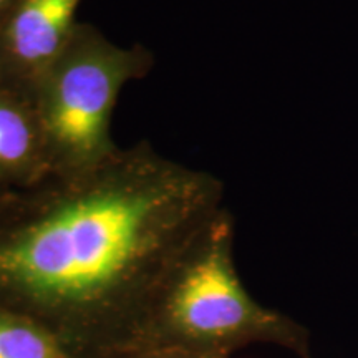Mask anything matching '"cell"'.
Instances as JSON below:
<instances>
[{"label": "cell", "instance_id": "9", "mask_svg": "<svg viewBox=\"0 0 358 358\" xmlns=\"http://www.w3.org/2000/svg\"><path fill=\"white\" fill-rule=\"evenodd\" d=\"M8 192H10V191H8ZM6 194H7V191H0V199H2Z\"/></svg>", "mask_w": 358, "mask_h": 358}, {"label": "cell", "instance_id": "2", "mask_svg": "<svg viewBox=\"0 0 358 358\" xmlns=\"http://www.w3.org/2000/svg\"><path fill=\"white\" fill-rule=\"evenodd\" d=\"M257 340L292 345L295 332L245 290L232 261V222L221 209L179 259L123 357L174 350L226 358Z\"/></svg>", "mask_w": 358, "mask_h": 358}, {"label": "cell", "instance_id": "4", "mask_svg": "<svg viewBox=\"0 0 358 358\" xmlns=\"http://www.w3.org/2000/svg\"><path fill=\"white\" fill-rule=\"evenodd\" d=\"M82 0H19L0 24L2 85L30 96L77 29Z\"/></svg>", "mask_w": 358, "mask_h": 358}, {"label": "cell", "instance_id": "8", "mask_svg": "<svg viewBox=\"0 0 358 358\" xmlns=\"http://www.w3.org/2000/svg\"><path fill=\"white\" fill-rule=\"evenodd\" d=\"M17 2H19V0H0V24H2V20L6 19L7 13L12 10Z\"/></svg>", "mask_w": 358, "mask_h": 358}, {"label": "cell", "instance_id": "10", "mask_svg": "<svg viewBox=\"0 0 358 358\" xmlns=\"http://www.w3.org/2000/svg\"><path fill=\"white\" fill-rule=\"evenodd\" d=\"M0 85H2V75H0Z\"/></svg>", "mask_w": 358, "mask_h": 358}, {"label": "cell", "instance_id": "3", "mask_svg": "<svg viewBox=\"0 0 358 358\" xmlns=\"http://www.w3.org/2000/svg\"><path fill=\"white\" fill-rule=\"evenodd\" d=\"M153 62L141 45L115 43L96 27L78 22L29 96L42 124L52 174L83 171L118 150L111 138L116 103Z\"/></svg>", "mask_w": 358, "mask_h": 358}, {"label": "cell", "instance_id": "7", "mask_svg": "<svg viewBox=\"0 0 358 358\" xmlns=\"http://www.w3.org/2000/svg\"><path fill=\"white\" fill-rule=\"evenodd\" d=\"M123 358H208L194 355V353L186 352H174V350H158V352H143V353H133V355L123 357Z\"/></svg>", "mask_w": 358, "mask_h": 358}, {"label": "cell", "instance_id": "1", "mask_svg": "<svg viewBox=\"0 0 358 358\" xmlns=\"http://www.w3.org/2000/svg\"><path fill=\"white\" fill-rule=\"evenodd\" d=\"M209 173L150 143L0 199V307L82 358H122L192 241L221 211Z\"/></svg>", "mask_w": 358, "mask_h": 358}, {"label": "cell", "instance_id": "5", "mask_svg": "<svg viewBox=\"0 0 358 358\" xmlns=\"http://www.w3.org/2000/svg\"><path fill=\"white\" fill-rule=\"evenodd\" d=\"M52 176L42 124L29 96L0 85V191H22Z\"/></svg>", "mask_w": 358, "mask_h": 358}, {"label": "cell", "instance_id": "6", "mask_svg": "<svg viewBox=\"0 0 358 358\" xmlns=\"http://www.w3.org/2000/svg\"><path fill=\"white\" fill-rule=\"evenodd\" d=\"M0 358H82L32 317L0 307Z\"/></svg>", "mask_w": 358, "mask_h": 358}]
</instances>
